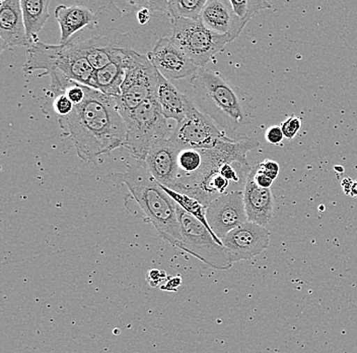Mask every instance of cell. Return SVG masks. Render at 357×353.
Returning <instances> with one entry per match:
<instances>
[{
    "label": "cell",
    "mask_w": 357,
    "mask_h": 353,
    "mask_svg": "<svg viewBox=\"0 0 357 353\" xmlns=\"http://www.w3.org/2000/svg\"><path fill=\"white\" fill-rule=\"evenodd\" d=\"M265 138L269 144L278 145L282 142L284 138L282 129L280 126H273L268 127L266 133H265Z\"/></svg>",
    "instance_id": "33"
},
{
    "label": "cell",
    "mask_w": 357,
    "mask_h": 353,
    "mask_svg": "<svg viewBox=\"0 0 357 353\" xmlns=\"http://www.w3.org/2000/svg\"><path fill=\"white\" fill-rule=\"evenodd\" d=\"M206 218L220 240L234 228L248 222L243 192H233L216 199L206 208Z\"/></svg>",
    "instance_id": "13"
},
{
    "label": "cell",
    "mask_w": 357,
    "mask_h": 353,
    "mask_svg": "<svg viewBox=\"0 0 357 353\" xmlns=\"http://www.w3.org/2000/svg\"><path fill=\"white\" fill-rule=\"evenodd\" d=\"M171 40L198 66L204 68L231 39L209 30L200 20H173Z\"/></svg>",
    "instance_id": "9"
},
{
    "label": "cell",
    "mask_w": 357,
    "mask_h": 353,
    "mask_svg": "<svg viewBox=\"0 0 357 353\" xmlns=\"http://www.w3.org/2000/svg\"><path fill=\"white\" fill-rule=\"evenodd\" d=\"M160 187H162V189H164V191L166 192L172 199H173L174 202H175L178 207L182 208V209L184 210L185 212H187V213L190 214V215L198 219V220H199L201 223H203V224L206 226L207 229L213 234V236L216 240H220V238L214 234V232L212 231L208 222H207L206 207H205V206H203L201 204L199 201L192 198V196H188V194L178 193V192L173 191V189H169V187H165V185H160Z\"/></svg>",
    "instance_id": "23"
},
{
    "label": "cell",
    "mask_w": 357,
    "mask_h": 353,
    "mask_svg": "<svg viewBox=\"0 0 357 353\" xmlns=\"http://www.w3.org/2000/svg\"><path fill=\"white\" fill-rule=\"evenodd\" d=\"M252 172H253L254 182H255L259 187H262V189H271L272 185H273V180L268 178L267 175H265L263 172L259 171L258 164L252 167Z\"/></svg>",
    "instance_id": "34"
},
{
    "label": "cell",
    "mask_w": 357,
    "mask_h": 353,
    "mask_svg": "<svg viewBox=\"0 0 357 353\" xmlns=\"http://www.w3.org/2000/svg\"><path fill=\"white\" fill-rule=\"evenodd\" d=\"M301 126H303L301 118L291 114L281 124L280 127L284 138H287V140H292L301 131Z\"/></svg>",
    "instance_id": "28"
},
{
    "label": "cell",
    "mask_w": 357,
    "mask_h": 353,
    "mask_svg": "<svg viewBox=\"0 0 357 353\" xmlns=\"http://www.w3.org/2000/svg\"><path fill=\"white\" fill-rule=\"evenodd\" d=\"M68 43L73 44L80 49L82 55L86 57L89 64L95 71H99L113 62L117 57L118 51H119V49L89 45L86 43H71V42H68Z\"/></svg>",
    "instance_id": "25"
},
{
    "label": "cell",
    "mask_w": 357,
    "mask_h": 353,
    "mask_svg": "<svg viewBox=\"0 0 357 353\" xmlns=\"http://www.w3.org/2000/svg\"><path fill=\"white\" fill-rule=\"evenodd\" d=\"M207 0H171L167 1V10L172 20H199Z\"/></svg>",
    "instance_id": "26"
},
{
    "label": "cell",
    "mask_w": 357,
    "mask_h": 353,
    "mask_svg": "<svg viewBox=\"0 0 357 353\" xmlns=\"http://www.w3.org/2000/svg\"><path fill=\"white\" fill-rule=\"evenodd\" d=\"M24 75H31L43 69L44 75L50 78V91L53 98L64 94L71 82H79L84 86L93 87L96 71L82 55L80 49L73 44L49 45L38 41L29 47Z\"/></svg>",
    "instance_id": "6"
},
{
    "label": "cell",
    "mask_w": 357,
    "mask_h": 353,
    "mask_svg": "<svg viewBox=\"0 0 357 353\" xmlns=\"http://www.w3.org/2000/svg\"><path fill=\"white\" fill-rule=\"evenodd\" d=\"M55 19L60 26V44L68 43L69 40L89 28L95 20L96 13L82 4L57 6Z\"/></svg>",
    "instance_id": "20"
},
{
    "label": "cell",
    "mask_w": 357,
    "mask_h": 353,
    "mask_svg": "<svg viewBox=\"0 0 357 353\" xmlns=\"http://www.w3.org/2000/svg\"><path fill=\"white\" fill-rule=\"evenodd\" d=\"M222 241L234 263L248 261L267 249L270 232L264 226L248 221L229 232Z\"/></svg>",
    "instance_id": "12"
},
{
    "label": "cell",
    "mask_w": 357,
    "mask_h": 353,
    "mask_svg": "<svg viewBox=\"0 0 357 353\" xmlns=\"http://www.w3.org/2000/svg\"><path fill=\"white\" fill-rule=\"evenodd\" d=\"M350 196H354V198H357V180H354V185H352Z\"/></svg>",
    "instance_id": "37"
},
{
    "label": "cell",
    "mask_w": 357,
    "mask_h": 353,
    "mask_svg": "<svg viewBox=\"0 0 357 353\" xmlns=\"http://www.w3.org/2000/svg\"><path fill=\"white\" fill-rule=\"evenodd\" d=\"M259 171L263 172L268 178H271L272 180H275L278 178L279 171H280V166L276 161L267 159L258 164Z\"/></svg>",
    "instance_id": "31"
},
{
    "label": "cell",
    "mask_w": 357,
    "mask_h": 353,
    "mask_svg": "<svg viewBox=\"0 0 357 353\" xmlns=\"http://www.w3.org/2000/svg\"><path fill=\"white\" fill-rule=\"evenodd\" d=\"M352 185H354V180L351 178H344L341 182V187H342L343 192L348 196H350V192H351Z\"/></svg>",
    "instance_id": "36"
},
{
    "label": "cell",
    "mask_w": 357,
    "mask_h": 353,
    "mask_svg": "<svg viewBox=\"0 0 357 353\" xmlns=\"http://www.w3.org/2000/svg\"><path fill=\"white\" fill-rule=\"evenodd\" d=\"M147 57L156 71L169 80L192 78L199 69L169 37L162 38Z\"/></svg>",
    "instance_id": "14"
},
{
    "label": "cell",
    "mask_w": 357,
    "mask_h": 353,
    "mask_svg": "<svg viewBox=\"0 0 357 353\" xmlns=\"http://www.w3.org/2000/svg\"><path fill=\"white\" fill-rule=\"evenodd\" d=\"M243 194L248 221L266 226L274 216L273 193L271 189H262L256 185L252 169L248 175Z\"/></svg>",
    "instance_id": "18"
},
{
    "label": "cell",
    "mask_w": 357,
    "mask_h": 353,
    "mask_svg": "<svg viewBox=\"0 0 357 353\" xmlns=\"http://www.w3.org/2000/svg\"><path fill=\"white\" fill-rule=\"evenodd\" d=\"M207 29L220 35H229L234 41L245 24L234 15L229 0H207L199 17Z\"/></svg>",
    "instance_id": "16"
},
{
    "label": "cell",
    "mask_w": 357,
    "mask_h": 353,
    "mask_svg": "<svg viewBox=\"0 0 357 353\" xmlns=\"http://www.w3.org/2000/svg\"><path fill=\"white\" fill-rule=\"evenodd\" d=\"M64 94L73 103L75 106H77V105L82 104L84 100L86 99V86L79 84V82H71L67 86Z\"/></svg>",
    "instance_id": "29"
},
{
    "label": "cell",
    "mask_w": 357,
    "mask_h": 353,
    "mask_svg": "<svg viewBox=\"0 0 357 353\" xmlns=\"http://www.w3.org/2000/svg\"><path fill=\"white\" fill-rule=\"evenodd\" d=\"M126 124V140L123 148L128 150L136 161H145L151 147L167 138L169 126L155 97L149 98L132 110H122Z\"/></svg>",
    "instance_id": "7"
},
{
    "label": "cell",
    "mask_w": 357,
    "mask_h": 353,
    "mask_svg": "<svg viewBox=\"0 0 357 353\" xmlns=\"http://www.w3.org/2000/svg\"><path fill=\"white\" fill-rule=\"evenodd\" d=\"M158 73L147 55L130 51L121 94L114 98L120 111L132 110L149 98L155 97Z\"/></svg>",
    "instance_id": "10"
},
{
    "label": "cell",
    "mask_w": 357,
    "mask_h": 353,
    "mask_svg": "<svg viewBox=\"0 0 357 353\" xmlns=\"http://www.w3.org/2000/svg\"><path fill=\"white\" fill-rule=\"evenodd\" d=\"M127 3L132 6L129 12H122L114 2L100 6L93 24L69 42L147 55L162 38H171L173 20L166 0H136Z\"/></svg>",
    "instance_id": "1"
},
{
    "label": "cell",
    "mask_w": 357,
    "mask_h": 353,
    "mask_svg": "<svg viewBox=\"0 0 357 353\" xmlns=\"http://www.w3.org/2000/svg\"><path fill=\"white\" fill-rule=\"evenodd\" d=\"M50 0H21L22 17L31 44L39 41L38 34L48 21Z\"/></svg>",
    "instance_id": "22"
},
{
    "label": "cell",
    "mask_w": 357,
    "mask_h": 353,
    "mask_svg": "<svg viewBox=\"0 0 357 353\" xmlns=\"http://www.w3.org/2000/svg\"><path fill=\"white\" fill-rule=\"evenodd\" d=\"M177 213L182 236L181 251L195 257L213 269L222 271L231 269L234 262L222 241L216 240L203 223L178 205Z\"/></svg>",
    "instance_id": "8"
},
{
    "label": "cell",
    "mask_w": 357,
    "mask_h": 353,
    "mask_svg": "<svg viewBox=\"0 0 357 353\" xmlns=\"http://www.w3.org/2000/svg\"><path fill=\"white\" fill-rule=\"evenodd\" d=\"M58 124L84 162H99L102 156L124 147L126 140V124L117 101L88 86L84 102L69 115L58 117Z\"/></svg>",
    "instance_id": "2"
},
{
    "label": "cell",
    "mask_w": 357,
    "mask_h": 353,
    "mask_svg": "<svg viewBox=\"0 0 357 353\" xmlns=\"http://www.w3.org/2000/svg\"><path fill=\"white\" fill-rule=\"evenodd\" d=\"M259 146L254 138L225 141L211 150H203V163L195 175L178 185V193L188 194L208 207L213 201L225 194L236 192L227 180L225 164L231 161L249 163L247 154Z\"/></svg>",
    "instance_id": "4"
},
{
    "label": "cell",
    "mask_w": 357,
    "mask_h": 353,
    "mask_svg": "<svg viewBox=\"0 0 357 353\" xmlns=\"http://www.w3.org/2000/svg\"><path fill=\"white\" fill-rule=\"evenodd\" d=\"M196 108L233 140L245 138L253 120L252 97L220 73L199 69L191 78Z\"/></svg>",
    "instance_id": "3"
},
{
    "label": "cell",
    "mask_w": 357,
    "mask_h": 353,
    "mask_svg": "<svg viewBox=\"0 0 357 353\" xmlns=\"http://www.w3.org/2000/svg\"><path fill=\"white\" fill-rule=\"evenodd\" d=\"M181 149L171 138L158 141L149 149L145 164L156 182L175 191L178 178V156Z\"/></svg>",
    "instance_id": "15"
},
{
    "label": "cell",
    "mask_w": 357,
    "mask_h": 353,
    "mask_svg": "<svg viewBox=\"0 0 357 353\" xmlns=\"http://www.w3.org/2000/svg\"><path fill=\"white\" fill-rule=\"evenodd\" d=\"M126 185L134 200L144 212L149 222L167 243L182 247L177 204L162 189L147 169L144 161L128 165L126 172L117 174Z\"/></svg>",
    "instance_id": "5"
},
{
    "label": "cell",
    "mask_w": 357,
    "mask_h": 353,
    "mask_svg": "<svg viewBox=\"0 0 357 353\" xmlns=\"http://www.w3.org/2000/svg\"><path fill=\"white\" fill-rule=\"evenodd\" d=\"M182 277L180 275L172 277V278L167 279L165 284L160 286V289L167 292H177L178 287L182 285Z\"/></svg>",
    "instance_id": "35"
},
{
    "label": "cell",
    "mask_w": 357,
    "mask_h": 353,
    "mask_svg": "<svg viewBox=\"0 0 357 353\" xmlns=\"http://www.w3.org/2000/svg\"><path fill=\"white\" fill-rule=\"evenodd\" d=\"M203 163V150L181 149L178 156V178L177 191L181 183L195 175Z\"/></svg>",
    "instance_id": "24"
},
{
    "label": "cell",
    "mask_w": 357,
    "mask_h": 353,
    "mask_svg": "<svg viewBox=\"0 0 357 353\" xmlns=\"http://www.w3.org/2000/svg\"><path fill=\"white\" fill-rule=\"evenodd\" d=\"M234 15L240 19L245 24L249 23L250 20L263 10H270L272 8L269 2L265 0H244V1H238V0H229Z\"/></svg>",
    "instance_id": "27"
},
{
    "label": "cell",
    "mask_w": 357,
    "mask_h": 353,
    "mask_svg": "<svg viewBox=\"0 0 357 353\" xmlns=\"http://www.w3.org/2000/svg\"><path fill=\"white\" fill-rule=\"evenodd\" d=\"M131 50L119 49L117 57L108 66L96 71L93 89L102 92L105 95L118 98L121 94V87L126 75L127 64Z\"/></svg>",
    "instance_id": "21"
},
{
    "label": "cell",
    "mask_w": 357,
    "mask_h": 353,
    "mask_svg": "<svg viewBox=\"0 0 357 353\" xmlns=\"http://www.w3.org/2000/svg\"><path fill=\"white\" fill-rule=\"evenodd\" d=\"M155 98L160 104L162 114L167 120L181 122L187 117L192 109L195 108L193 100L184 95L166 78L158 73Z\"/></svg>",
    "instance_id": "19"
},
{
    "label": "cell",
    "mask_w": 357,
    "mask_h": 353,
    "mask_svg": "<svg viewBox=\"0 0 357 353\" xmlns=\"http://www.w3.org/2000/svg\"><path fill=\"white\" fill-rule=\"evenodd\" d=\"M53 109L58 117L69 115L75 109V105L69 100L66 94L53 98Z\"/></svg>",
    "instance_id": "30"
},
{
    "label": "cell",
    "mask_w": 357,
    "mask_h": 353,
    "mask_svg": "<svg viewBox=\"0 0 357 353\" xmlns=\"http://www.w3.org/2000/svg\"><path fill=\"white\" fill-rule=\"evenodd\" d=\"M169 138L180 149L199 150L214 149L225 141L233 140L196 107L183 122L177 124Z\"/></svg>",
    "instance_id": "11"
},
{
    "label": "cell",
    "mask_w": 357,
    "mask_h": 353,
    "mask_svg": "<svg viewBox=\"0 0 357 353\" xmlns=\"http://www.w3.org/2000/svg\"><path fill=\"white\" fill-rule=\"evenodd\" d=\"M167 277V272L165 270L151 269L147 273L146 281L151 287H158L162 285Z\"/></svg>",
    "instance_id": "32"
},
{
    "label": "cell",
    "mask_w": 357,
    "mask_h": 353,
    "mask_svg": "<svg viewBox=\"0 0 357 353\" xmlns=\"http://www.w3.org/2000/svg\"><path fill=\"white\" fill-rule=\"evenodd\" d=\"M0 40L2 50L32 45L24 28L21 0H0Z\"/></svg>",
    "instance_id": "17"
}]
</instances>
